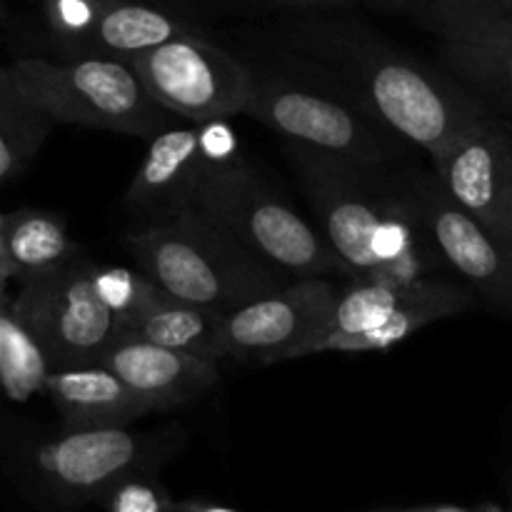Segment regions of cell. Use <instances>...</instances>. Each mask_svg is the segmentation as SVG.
<instances>
[{"mask_svg":"<svg viewBox=\"0 0 512 512\" xmlns=\"http://www.w3.org/2000/svg\"><path fill=\"white\" fill-rule=\"evenodd\" d=\"M288 158L315 215V228L350 280L410 285L440 270L443 258L395 183L290 145Z\"/></svg>","mask_w":512,"mask_h":512,"instance_id":"obj_1","label":"cell"},{"mask_svg":"<svg viewBox=\"0 0 512 512\" xmlns=\"http://www.w3.org/2000/svg\"><path fill=\"white\" fill-rule=\"evenodd\" d=\"M303 40L310 53L353 85L365 113L430 158H438L465 130L488 118L478 100L458 85L365 30L310 25Z\"/></svg>","mask_w":512,"mask_h":512,"instance_id":"obj_2","label":"cell"},{"mask_svg":"<svg viewBox=\"0 0 512 512\" xmlns=\"http://www.w3.org/2000/svg\"><path fill=\"white\" fill-rule=\"evenodd\" d=\"M125 248L165 295L223 313L288 283L198 210L130 230Z\"/></svg>","mask_w":512,"mask_h":512,"instance_id":"obj_3","label":"cell"},{"mask_svg":"<svg viewBox=\"0 0 512 512\" xmlns=\"http://www.w3.org/2000/svg\"><path fill=\"white\" fill-rule=\"evenodd\" d=\"M183 430L138 433L128 428L70 430L33 440L13 455L20 488L45 512H80L95 505L118 480L158 473L178 453Z\"/></svg>","mask_w":512,"mask_h":512,"instance_id":"obj_4","label":"cell"},{"mask_svg":"<svg viewBox=\"0 0 512 512\" xmlns=\"http://www.w3.org/2000/svg\"><path fill=\"white\" fill-rule=\"evenodd\" d=\"M15 80L55 123L83 125L120 135L153 138L173 128L175 115L160 108L125 60L95 58H18Z\"/></svg>","mask_w":512,"mask_h":512,"instance_id":"obj_5","label":"cell"},{"mask_svg":"<svg viewBox=\"0 0 512 512\" xmlns=\"http://www.w3.org/2000/svg\"><path fill=\"white\" fill-rule=\"evenodd\" d=\"M195 210L283 278H330L343 273L320 230L283 195L270 190L243 158L215 168L205 178Z\"/></svg>","mask_w":512,"mask_h":512,"instance_id":"obj_6","label":"cell"},{"mask_svg":"<svg viewBox=\"0 0 512 512\" xmlns=\"http://www.w3.org/2000/svg\"><path fill=\"white\" fill-rule=\"evenodd\" d=\"M243 115L258 120L290 145L360 170H380L393 160L390 130L363 108L285 78H255Z\"/></svg>","mask_w":512,"mask_h":512,"instance_id":"obj_7","label":"cell"},{"mask_svg":"<svg viewBox=\"0 0 512 512\" xmlns=\"http://www.w3.org/2000/svg\"><path fill=\"white\" fill-rule=\"evenodd\" d=\"M98 263L78 255L63 268L20 285L10 313L30 330L50 370L98 363L115 340V318L95 290Z\"/></svg>","mask_w":512,"mask_h":512,"instance_id":"obj_8","label":"cell"},{"mask_svg":"<svg viewBox=\"0 0 512 512\" xmlns=\"http://www.w3.org/2000/svg\"><path fill=\"white\" fill-rule=\"evenodd\" d=\"M130 65L160 108L190 123L243 115L255 88L248 65L195 33L178 35Z\"/></svg>","mask_w":512,"mask_h":512,"instance_id":"obj_9","label":"cell"},{"mask_svg":"<svg viewBox=\"0 0 512 512\" xmlns=\"http://www.w3.org/2000/svg\"><path fill=\"white\" fill-rule=\"evenodd\" d=\"M235 160H240L238 135L228 118L193 123L190 128H165L150 138L148 153L125 190V213L135 228L190 213L205 178Z\"/></svg>","mask_w":512,"mask_h":512,"instance_id":"obj_10","label":"cell"},{"mask_svg":"<svg viewBox=\"0 0 512 512\" xmlns=\"http://www.w3.org/2000/svg\"><path fill=\"white\" fill-rule=\"evenodd\" d=\"M338 288L330 278L288 280L223 315L218 363H280L305 358V348L330 318Z\"/></svg>","mask_w":512,"mask_h":512,"instance_id":"obj_11","label":"cell"},{"mask_svg":"<svg viewBox=\"0 0 512 512\" xmlns=\"http://www.w3.org/2000/svg\"><path fill=\"white\" fill-rule=\"evenodd\" d=\"M415 218L428 230L443 263H448L485 303L512 318V243L465 213L440 188L435 175L395 180Z\"/></svg>","mask_w":512,"mask_h":512,"instance_id":"obj_12","label":"cell"},{"mask_svg":"<svg viewBox=\"0 0 512 512\" xmlns=\"http://www.w3.org/2000/svg\"><path fill=\"white\" fill-rule=\"evenodd\" d=\"M433 163L435 180L450 200L512 243V133L485 118Z\"/></svg>","mask_w":512,"mask_h":512,"instance_id":"obj_13","label":"cell"},{"mask_svg":"<svg viewBox=\"0 0 512 512\" xmlns=\"http://www.w3.org/2000/svg\"><path fill=\"white\" fill-rule=\"evenodd\" d=\"M98 363L113 370L150 410L195 403L220 383L215 360L135 338H115Z\"/></svg>","mask_w":512,"mask_h":512,"instance_id":"obj_14","label":"cell"},{"mask_svg":"<svg viewBox=\"0 0 512 512\" xmlns=\"http://www.w3.org/2000/svg\"><path fill=\"white\" fill-rule=\"evenodd\" d=\"M45 395L70 430L128 428L153 410L103 363L50 370Z\"/></svg>","mask_w":512,"mask_h":512,"instance_id":"obj_15","label":"cell"},{"mask_svg":"<svg viewBox=\"0 0 512 512\" xmlns=\"http://www.w3.org/2000/svg\"><path fill=\"white\" fill-rule=\"evenodd\" d=\"M185 33H193L188 20L153 0H98L88 33L68 58L95 55L133 63L138 55Z\"/></svg>","mask_w":512,"mask_h":512,"instance_id":"obj_16","label":"cell"},{"mask_svg":"<svg viewBox=\"0 0 512 512\" xmlns=\"http://www.w3.org/2000/svg\"><path fill=\"white\" fill-rule=\"evenodd\" d=\"M223 315V310L185 303V300L170 298L160 290L143 308L120 320L115 328V338L145 340V343L183 350V353L218 363L215 348H218Z\"/></svg>","mask_w":512,"mask_h":512,"instance_id":"obj_17","label":"cell"},{"mask_svg":"<svg viewBox=\"0 0 512 512\" xmlns=\"http://www.w3.org/2000/svg\"><path fill=\"white\" fill-rule=\"evenodd\" d=\"M0 235L5 273L20 285L53 273L85 253L70 240L63 215L53 210L20 208L0 215Z\"/></svg>","mask_w":512,"mask_h":512,"instance_id":"obj_18","label":"cell"},{"mask_svg":"<svg viewBox=\"0 0 512 512\" xmlns=\"http://www.w3.org/2000/svg\"><path fill=\"white\" fill-rule=\"evenodd\" d=\"M53 125L55 120L23 93L10 65L0 68V185L33 163Z\"/></svg>","mask_w":512,"mask_h":512,"instance_id":"obj_19","label":"cell"},{"mask_svg":"<svg viewBox=\"0 0 512 512\" xmlns=\"http://www.w3.org/2000/svg\"><path fill=\"white\" fill-rule=\"evenodd\" d=\"M428 15L443 40L512 48V5L488 0H430Z\"/></svg>","mask_w":512,"mask_h":512,"instance_id":"obj_20","label":"cell"},{"mask_svg":"<svg viewBox=\"0 0 512 512\" xmlns=\"http://www.w3.org/2000/svg\"><path fill=\"white\" fill-rule=\"evenodd\" d=\"M50 373V363L45 358L38 340L30 330L10 313L5 305L3 315V363H0V390L10 400H28L33 395L45 393V378Z\"/></svg>","mask_w":512,"mask_h":512,"instance_id":"obj_21","label":"cell"},{"mask_svg":"<svg viewBox=\"0 0 512 512\" xmlns=\"http://www.w3.org/2000/svg\"><path fill=\"white\" fill-rule=\"evenodd\" d=\"M443 58L453 73L512 108V48L445 40Z\"/></svg>","mask_w":512,"mask_h":512,"instance_id":"obj_22","label":"cell"},{"mask_svg":"<svg viewBox=\"0 0 512 512\" xmlns=\"http://www.w3.org/2000/svg\"><path fill=\"white\" fill-rule=\"evenodd\" d=\"M95 290H98L105 308L113 313L115 328H118L120 320L133 315L153 295L160 293V288H155L140 270L103 268V265H98V270H95Z\"/></svg>","mask_w":512,"mask_h":512,"instance_id":"obj_23","label":"cell"},{"mask_svg":"<svg viewBox=\"0 0 512 512\" xmlns=\"http://www.w3.org/2000/svg\"><path fill=\"white\" fill-rule=\"evenodd\" d=\"M95 505L103 512H173L175 500L155 473H133L118 480Z\"/></svg>","mask_w":512,"mask_h":512,"instance_id":"obj_24","label":"cell"},{"mask_svg":"<svg viewBox=\"0 0 512 512\" xmlns=\"http://www.w3.org/2000/svg\"><path fill=\"white\" fill-rule=\"evenodd\" d=\"M173 512H240L228 505L218 503H203V500H175Z\"/></svg>","mask_w":512,"mask_h":512,"instance_id":"obj_25","label":"cell"},{"mask_svg":"<svg viewBox=\"0 0 512 512\" xmlns=\"http://www.w3.org/2000/svg\"><path fill=\"white\" fill-rule=\"evenodd\" d=\"M385 5H393V8H418V5L430 3V0H380Z\"/></svg>","mask_w":512,"mask_h":512,"instance_id":"obj_26","label":"cell"},{"mask_svg":"<svg viewBox=\"0 0 512 512\" xmlns=\"http://www.w3.org/2000/svg\"><path fill=\"white\" fill-rule=\"evenodd\" d=\"M5 283H8V273H5V258H3V235H0V298H5Z\"/></svg>","mask_w":512,"mask_h":512,"instance_id":"obj_27","label":"cell"},{"mask_svg":"<svg viewBox=\"0 0 512 512\" xmlns=\"http://www.w3.org/2000/svg\"><path fill=\"white\" fill-rule=\"evenodd\" d=\"M423 512H470V510L455 508V505H438V508H423ZM483 512H498V510H483Z\"/></svg>","mask_w":512,"mask_h":512,"instance_id":"obj_28","label":"cell"},{"mask_svg":"<svg viewBox=\"0 0 512 512\" xmlns=\"http://www.w3.org/2000/svg\"><path fill=\"white\" fill-rule=\"evenodd\" d=\"M293 3H305V5H343L348 0H293Z\"/></svg>","mask_w":512,"mask_h":512,"instance_id":"obj_29","label":"cell"},{"mask_svg":"<svg viewBox=\"0 0 512 512\" xmlns=\"http://www.w3.org/2000/svg\"><path fill=\"white\" fill-rule=\"evenodd\" d=\"M5 298H0V363H3V315H5Z\"/></svg>","mask_w":512,"mask_h":512,"instance_id":"obj_30","label":"cell"},{"mask_svg":"<svg viewBox=\"0 0 512 512\" xmlns=\"http://www.w3.org/2000/svg\"><path fill=\"white\" fill-rule=\"evenodd\" d=\"M5 20H8V8H5V3L0 0V28L5 25Z\"/></svg>","mask_w":512,"mask_h":512,"instance_id":"obj_31","label":"cell"},{"mask_svg":"<svg viewBox=\"0 0 512 512\" xmlns=\"http://www.w3.org/2000/svg\"><path fill=\"white\" fill-rule=\"evenodd\" d=\"M488 3H498V5H512V0H488Z\"/></svg>","mask_w":512,"mask_h":512,"instance_id":"obj_32","label":"cell"},{"mask_svg":"<svg viewBox=\"0 0 512 512\" xmlns=\"http://www.w3.org/2000/svg\"><path fill=\"white\" fill-rule=\"evenodd\" d=\"M405 512H423V508H420V510H405Z\"/></svg>","mask_w":512,"mask_h":512,"instance_id":"obj_33","label":"cell"}]
</instances>
